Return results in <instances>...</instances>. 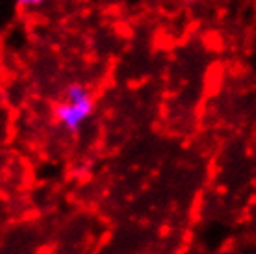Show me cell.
I'll use <instances>...</instances> for the list:
<instances>
[{
	"instance_id": "cell-2",
	"label": "cell",
	"mask_w": 256,
	"mask_h": 254,
	"mask_svg": "<svg viewBox=\"0 0 256 254\" xmlns=\"http://www.w3.org/2000/svg\"><path fill=\"white\" fill-rule=\"evenodd\" d=\"M65 96H67L69 104H84V102L91 100L90 91L80 84H70L69 88L65 89Z\"/></svg>"
},
{
	"instance_id": "cell-3",
	"label": "cell",
	"mask_w": 256,
	"mask_h": 254,
	"mask_svg": "<svg viewBox=\"0 0 256 254\" xmlns=\"http://www.w3.org/2000/svg\"><path fill=\"white\" fill-rule=\"evenodd\" d=\"M45 0H17V4L19 6H24V8H28V6H39V4H43Z\"/></svg>"
},
{
	"instance_id": "cell-1",
	"label": "cell",
	"mask_w": 256,
	"mask_h": 254,
	"mask_svg": "<svg viewBox=\"0 0 256 254\" xmlns=\"http://www.w3.org/2000/svg\"><path fill=\"white\" fill-rule=\"evenodd\" d=\"M93 114V100L84 102V104H69V102H62L56 106L54 115L60 124H64L67 130L76 132L82 126V122Z\"/></svg>"
}]
</instances>
